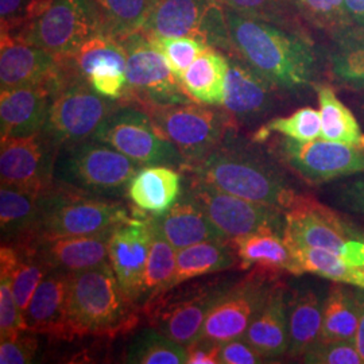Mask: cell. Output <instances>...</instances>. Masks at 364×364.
Returning <instances> with one entry per match:
<instances>
[{"label": "cell", "instance_id": "cell-1", "mask_svg": "<svg viewBox=\"0 0 364 364\" xmlns=\"http://www.w3.org/2000/svg\"><path fill=\"white\" fill-rule=\"evenodd\" d=\"M225 19L232 55L243 60L275 88L299 90L312 82L317 58L305 33L248 18L227 7Z\"/></svg>", "mask_w": 364, "mask_h": 364}, {"label": "cell", "instance_id": "cell-2", "mask_svg": "<svg viewBox=\"0 0 364 364\" xmlns=\"http://www.w3.org/2000/svg\"><path fill=\"white\" fill-rule=\"evenodd\" d=\"M183 169L197 181L284 212L299 200L296 191L274 168L221 144Z\"/></svg>", "mask_w": 364, "mask_h": 364}, {"label": "cell", "instance_id": "cell-3", "mask_svg": "<svg viewBox=\"0 0 364 364\" xmlns=\"http://www.w3.org/2000/svg\"><path fill=\"white\" fill-rule=\"evenodd\" d=\"M134 304L124 296L108 262L72 273L66 338L114 335L131 326Z\"/></svg>", "mask_w": 364, "mask_h": 364}, {"label": "cell", "instance_id": "cell-4", "mask_svg": "<svg viewBox=\"0 0 364 364\" xmlns=\"http://www.w3.org/2000/svg\"><path fill=\"white\" fill-rule=\"evenodd\" d=\"M129 218L122 203L58 185L41 196L38 221L31 240L99 234Z\"/></svg>", "mask_w": 364, "mask_h": 364}, {"label": "cell", "instance_id": "cell-5", "mask_svg": "<svg viewBox=\"0 0 364 364\" xmlns=\"http://www.w3.org/2000/svg\"><path fill=\"white\" fill-rule=\"evenodd\" d=\"M102 33L107 31L93 0H48L23 26L9 34L64 60Z\"/></svg>", "mask_w": 364, "mask_h": 364}, {"label": "cell", "instance_id": "cell-6", "mask_svg": "<svg viewBox=\"0 0 364 364\" xmlns=\"http://www.w3.org/2000/svg\"><path fill=\"white\" fill-rule=\"evenodd\" d=\"M55 161L58 183L88 195L111 198L124 195L142 166L117 149L90 139L64 149Z\"/></svg>", "mask_w": 364, "mask_h": 364}, {"label": "cell", "instance_id": "cell-7", "mask_svg": "<svg viewBox=\"0 0 364 364\" xmlns=\"http://www.w3.org/2000/svg\"><path fill=\"white\" fill-rule=\"evenodd\" d=\"M109 102L93 91L85 78L75 75L54 93L41 134L58 153L60 149L90 141L114 111Z\"/></svg>", "mask_w": 364, "mask_h": 364}, {"label": "cell", "instance_id": "cell-8", "mask_svg": "<svg viewBox=\"0 0 364 364\" xmlns=\"http://www.w3.org/2000/svg\"><path fill=\"white\" fill-rule=\"evenodd\" d=\"M92 139L117 149L141 166L185 165L181 153L161 132L150 114L136 107L114 108Z\"/></svg>", "mask_w": 364, "mask_h": 364}, {"label": "cell", "instance_id": "cell-9", "mask_svg": "<svg viewBox=\"0 0 364 364\" xmlns=\"http://www.w3.org/2000/svg\"><path fill=\"white\" fill-rule=\"evenodd\" d=\"M142 33L161 37H192L232 55L221 0H156Z\"/></svg>", "mask_w": 364, "mask_h": 364}, {"label": "cell", "instance_id": "cell-10", "mask_svg": "<svg viewBox=\"0 0 364 364\" xmlns=\"http://www.w3.org/2000/svg\"><path fill=\"white\" fill-rule=\"evenodd\" d=\"M122 43L127 57V90L123 99L138 103L144 109L193 102L181 80L142 31L131 34Z\"/></svg>", "mask_w": 364, "mask_h": 364}, {"label": "cell", "instance_id": "cell-11", "mask_svg": "<svg viewBox=\"0 0 364 364\" xmlns=\"http://www.w3.org/2000/svg\"><path fill=\"white\" fill-rule=\"evenodd\" d=\"M158 129L177 147L189 165L221 144L228 131V117L201 103L146 108Z\"/></svg>", "mask_w": 364, "mask_h": 364}, {"label": "cell", "instance_id": "cell-12", "mask_svg": "<svg viewBox=\"0 0 364 364\" xmlns=\"http://www.w3.org/2000/svg\"><path fill=\"white\" fill-rule=\"evenodd\" d=\"M186 195L195 200L230 240L264 228L282 232L285 230L284 210L225 193L195 178Z\"/></svg>", "mask_w": 364, "mask_h": 364}, {"label": "cell", "instance_id": "cell-13", "mask_svg": "<svg viewBox=\"0 0 364 364\" xmlns=\"http://www.w3.org/2000/svg\"><path fill=\"white\" fill-rule=\"evenodd\" d=\"M225 289L191 287L178 293L165 291L147 301V317L153 328L185 348L201 336L215 302Z\"/></svg>", "mask_w": 364, "mask_h": 364}, {"label": "cell", "instance_id": "cell-14", "mask_svg": "<svg viewBox=\"0 0 364 364\" xmlns=\"http://www.w3.org/2000/svg\"><path fill=\"white\" fill-rule=\"evenodd\" d=\"M272 282L267 277L252 273L240 284L225 289L212 306L198 338L224 343L243 338L266 304L274 287Z\"/></svg>", "mask_w": 364, "mask_h": 364}, {"label": "cell", "instance_id": "cell-15", "mask_svg": "<svg viewBox=\"0 0 364 364\" xmlns=\"http://www.w3.org/2000/svg\"><path fill=\"white\" fill-rule=\"evenodd\" d=\"M279 154L289 168L311 183H324L364 171V149L326 139L299 142L285 138Z\"/></svg>", "mask_w": 364, "mask_h": 364}, {"label": "cell", "instance_id": "cell-16", "mask_svg": "<svg viewBox=\"0 0 364 364\" xmlns=\"http://www.w3.org/2000/svg\"><path fill=\"white\" fill-rule=\"evenodd\" d=\"M58 151L42 134L27 138L1 139V185L33 195H43L53 188Z\"/></svg>", "mask_w": 364, "mask_h": 364}, {"label": "cell", "instance_id": "cell-17", "mask_svg": "<svg viewBox=\"0 0 364 364\" xmlns=\"http://www.w3.org/2000/svg\"><path fill=\"white\" fill-rule=\"evenodd\" d=\"M0 43L1 91L43 82H63L76 73L66 60L9 33H1Z\"/></svg>", "mask_w": 364, "mask_h": 364}, {"label": "cell", "instance_id": "cell-18", "mask_svg": "<svg viewBox=\"0 0 364 364\" xmlns=\"http://www.w3.org/2000/svg\"><path fill=\"white\" fill-rule=\"evenodd\" d=\"M284 236L289 248H323L338 254L341 247L359 235L311 197H301L285 212Z\"/></svg>", "mask_w": 364, "mask_h": 364}, {"label": "cell", "instance_id": "cell-19", "mask_svg": "<svg viewBox=\"0 0 364 364\" xmlns=\"http://www.w3.org/2000/svg\"><path fill=\"white\" fill-rule=\"evenodd\" d=\"M153 239L151 218H129L109 237L108 259L124 296L135 304L144 296V278Z\"/></svg>", "mask_w": 364, "mask_h": 364}, {"label": "cell", "instance_id": "cell-20", "mask_svg": "<svg viewBox=\"0 0 364 364\" xmlns=\"http://www.w3.org/2000/svg\"><path fill=\"white\" fill-rule=\"evenodd\" d=\"M65 81L43 82V84L18 87V88L1 91L0 93L1 139L27 138V136L41 134L48 119L53 96Z\"/></svg>", "mask_w": 364, "mask_h": 364}, {"label": "cell", "instance_id": "cell-21", "mask_svg": "<svg viewBox=\"0 0 364 364\" xmlns=\"http://www.w3.org/2000/svg\"><path fill=\"white\" fill-rule=\"evenodd\" d=\"M112 230L82 236H66L37 240L39 257L50 267L65 273H77L108 262V245Z\"/></svg>", "mask_w": 364, "mask_h": 364}, {"label": "cell", "instance_id": "cell-22", "mask_svg": "<svg viewBox=\"0 0 364 364\" xmlns=\"http://www.w3.org/2000/svg\"><path fill=\"white\" fill-rule=\"evenodd\" d=\"M72 273L50 270L41 281L25 313L27 331L66 338Z\"/></svg>", "mask_w": 364, "mask_h": 364}, {"label": "cell", "instance_id": "cell-23", "mask_svg": "<svg viewBox=\"0 0 364 364\" xmlns=\"http://www.w3.org/2000/svg\"><path fill=\"white\" fill-rule=\"evenodd\" d=\"M273 84L239 57H230L223 107L231 117L248 120L269 111L273 105Z\"/></svg>", "mask_w": 364, "mask_h": 364}, {"label": "cell", "instance_id": "cell-24", "mask_svg": "<svg viewBox=\"0 0 364 364\" xmlns=\"http://www.w3.org/2000/svg\"><path fill=\"white\" fill-rule=\"evenodd\" d=\"M240 269L275 279L279 274L290 273L293 257L282 231L264 228L252 234L231 239Z\"/></svg>", "mask_w": 364, "mask_h": 364}, {"label": "cell", "instance_id": "cell-25", "mask_svg": "<svg viewBox=\"0 0 364 364\" xmlns=\"http://www.w3.org/2000/svg\"><path fill=\"white\" fill-rule=\"evenodd\" d=\"M151 220L177 251L201 242L230 240L188 195L180 197L169 210L153 216Z\"/></svg>", "mask_w": 364, "mask_h": 364}, {"label": "cell", "instance_id": "cell-26", "mask_svg": "<svg viewBox=\"0 0 364 364\" xmlns=\"http://www.w3.org/2000/svg\"><path fill=\"white\" fill-rule=\"evenodd\" d=\"M243 338L264 359H275L287 353L289 316L284 287L274 284L266 304L248 326Z\"/></svg>", "mask_w": 364, "mask_h": 364}, {"label": "cell", "instance_id": "cell-27", "mask_svg": "<svg viewBox=\"0 0 364 364\" xmlns=\"http://www.w3.org/2000/svg\"><path fill=\"white\" fill-rule=\"evenodd\" d=\"M127 195L138 209L164 215L181 197V176L166 165L142 166L131 180Z\"/></svg>", "mask_w": 364, "mask_h": 364}, {"label": "cell", "instance_id": "cell-28", "mask_svg": "<svg viewBox=\"0 0 364 364\" xmlns=\"http://www.w3.org/2000/svg\"><path fill=\"white\" fill-rule=\"evenodd\" d=\"M228 69L230 57L208 46L182 75V87L196 103L223 105Z\"/></svg>", "mask_w": 364, "mask_h": 364}, {"label": "cell", "instance_id": "cell-29", "mask_svg": "<svg viewBox=\"0 0 364 364\" xmlns=\"http://www.w3.org/2000/svg\"><path fill=\"white\" fill-rule=\"evenodd\" d=\"M236 263L237 257L231 240H208L182 248L177 251L176 273L166 291L197 277L228 270Z\"/></svg>", "mask_w": 364, "mask_h": 364}, {"label": "cell", "instance_id": "cell-30", "mask_svg": "<svg viewBox=\"0 0 364 364\" xmlns=\"http://www.w3.org/2000/svg\"><path fill=\"white\" fill-rule=\"evenodd\" d=\"M324 301L312 290L305 289L293 294L287 304L289 350L291 358L302 356L321 333Z\"/></svg>", "mask_w": 364, "mask_h": 364}, {"label": "cell", "instance_id": "cell-31", "mask_svg": "<svg viewBox=\"0 0 364 364\" xmlns=\"http://www.w3.org/2000/svg\"><path fill=\"white\" fill-rule=\"evenodd\" d=\"M41 196L1 185L0 227L3 243L33 239L38 221Z\"/></svg>", "mask_w": 364, "mask_h": 364}, {"label": "cell", "instance_id": "cell-32", "mask_svg": "<svg viewBox=\"0 0 364 364\" xmlns=\"http://www.w3.org/2000/svg\"><path fill=\"white\" fill-rule=\"evenodd\" d=\"M329 53L332 76L338 84L352 90L364 88V27L340 28L332 34Z\"/></svg>", "mask_w": 364, "mask_h": 364}, {"label": "cell", "instance_id": "cell-33", "mask_svg": "<svg viewBox=\"0 0 364 364\" xmlns=\"http://www.w3.org/2000/svg\"><path fill=\"white\" fill-rule=\"evenodd\" d=\"M321 138L338 144H351L364 149V134L351 111L343 105L332 88L317 87Z\"/></svg>", "mask_w": 364, "mask_h": 364}, {"label": "cell", "instance_id": "cell-34", "mask_svg": "<svg viewBox=\"0 0 364 364\" xmlns=\"http://www.w3.org/2000/svg\"><path fill=\"white\" fill-rule=\"evenodd\" d=\"M293 257L291 274L312 273L333 282L364 289V272L348 266L341 257L323 248H290Z\"/></svg>", "mask_w": 364, "mask_h": 364}, {"label": "cell", "instance_id": "cell-35", "mask_svg": "<svg viewBox=\"0 0 364 364\" xmlns=\"http://www.w3.org/2000/svg\"><path fill=\"white\" fill-rule=\"evenodd\" d=\"M358 318L359 309L356 291L335 285L324 301L323 326L318 338L326 341H355Z\"/></svg>", "mask_w": 364, "mask_h": 364}, {"label": "cell", "instance_id": "cell-36", "mask_svg": "<svg viewBox=\"0 0 364 364\" xmlns=\"http://www.w3.org/2000/svg\"><path fill=\"white\" fill-rule=\"evenodd\" d=\"M105 23V31L123 41L142 31L156 0H93Z\"/></svg>", "mask_w": 364, "mask_h": 364}, {"label": "cell", "instance_id": "cell-37", "mask_svg": "<svg viewBox=\"0 0 364 364\" xmlns=\"http://www.w3.org/2000/svg\"><path fill=\"white\" fill-rule=\"evenodd\" d=\"M124 359L131 364H183L186 348L151 326L131 340Z\"/></svg>", "mask_w": 364, "mask_h": 364}, {"label": "cell", "instance_id": "cell-38", "mask_svg": "<svg viewBox=\"0 0 364 364\" xmlns=\"http://www.w3.org/2000/svg\"><path fill=\"white\" fill-rule=\"evenodd\" d=\"M151 227L153 239L144 278V296L147 294L149 299L166 291L177 266V250L170 245L153 220Z\"/></svg>", "mask_w": 364, "mask_h": 364}, {"label": "cell", "instance_id": "cell-39", "mask_svg": "<svg viewBox=\"0 0 364 364\" xmlns=\"http://www.w3.org/2000/svg\"><path fill=\"white\" fill-rule=\"evenodd\" d=\"M235 13L259 19L293 31H302L297 0H221ZM304 33V31H302Z\"/></svg>", "mask_w": 364, "mask_h": 364}, {"label": "cell", "instance_id": "cell-40", "mask_svg": "<svg viewBox=\"0 0 364 364\" xmlns=\"http://www.w3.org/2000/svg\"><path fill=\"white\" fill-rule=\"evenodd\" d=\"M274 132L299 142L318 139L321 138L320 112L311 107H305L289 117H275L260 127L255 134V141L264 142Z\"/></svg>", "mask_w": 364, "mask_h": 364}, {"label": "cell", "instance_id": "cell-41", "mask_svg": "<svg viewBox=\"0 0 364 364\" xmlns=\"http://www.w3.org/2000/svg\"><path fill=\"white\" fill-rule=\"evenodd\" d=\"M144 36L156 50L164 55L174 75L180 80L185 70L195 63L196 58L208 48L205 42L192 37H161L153 34Z\"/></svg>", "mask_w": 364, "mask_h": 364}, {"label": "cell", "instance_id": "cell-42", "mask_svg": "<svg viewBox=\"0 0 364 364\" xmlns=\"http://www.w3.org/2000/svg\"><path fill=\"white\" fill-rule=\"evenodd\" d=\"M21 331H27V326L14 297L13 267L10 259L0 252V338Z\"/></svg>", "mask_w": 364, "mask_h": 364}, {"label": "cell", "instance_id": "cell-43", "mask_svg": "<svg viewBox=\"0 0 364 364\" xmlns=\"http://www.w3.org/2000/svg\"><path fill=\"white\" fill-rule=\"evenodd\" d=\"M297 6L304 19L332 34L351 25L346 13V0H297Z\"/></svg>", "mask_w": 364, "mask_h": 364}, {"label": "cell", "instance_id": "cell-44", "mask_svg": "<svg viewBox=\"0 0 364 364\" xmlns=\"http://www.w3.org/2000/svg\"><path fill=\"white\" fill-rule=\"evenodd\" d=\"M305 363L360 364L363 363L353 340L326 341L318 338L302 355Z\"/></svg>", "mask_w": 364, "mask_h": 364}, {"label": "cell", "instance_id": "cell-45", "mask_svg": "<svg viewBox=\"0 0 364 364\" xmlns=\"http://www.w3.org/2000/svg\"><path fill=\"white\" fill-rule=\"evenodd\" d=\"M93 91L108 100H120L127 90L126 68L107 64L93 68L85 78Z\"/></svg>", "mask_w": 364, "mask_h": 364}, {"label": "cell", "instance_id": "cell-46", "mask_svg": "<svg viewBox=\"0 0 364 364\" xmlns=\"http://www.w3.org/2000/svg\"><path fill=\"white\" fill-rule=\"evenodd\" d=\"M37 333L21 331L15 335L0 338V363H31L38 350Z\"/></svg>", "mask_w": 364, "mask_h": 364}, {"label": "cell", "instance_id": "cell-47", "mask_svg": "<svg viewBox=\"0 0 364 364\" xmlns=\"http://www.w3.org/2000/svg\"><path fill=\"white\" fill-rule=\"evenodd\" d=\"M48 0H0L1 33H13L33 18Z\"/></svg>", "mask_w": 364, "mask_h": 364}, {"label": "cell", "instance_id": "cell-48", "mask_svg": "<svg viewBox=\"0 0 364 364\" xmlns=\"http://www.w3.org/2000/svg\"><path fill=\"white\" fill-rule=\"evenodd\" d=\"M263 362L264 358H262L243 338L220 343L219 364H258Z\"/></svg>", "mask_w": 364, "mask_h": 364}, {"label": "cell", "instance_id": "cell-49", "mask_svg": "<svg viewBox=\"0 0 364 364\" xmlns=\"http://www.w3.org/2000/svg\"><path fill=\"white\" fill-rule=\"evenodd\" d=\"M220 343L197 338L186 347V363L219 364Z\"/></svg>", "mask_w": 364, "mask_h": 364}, {"label": "cell", "instance_id": "cell-50", "mask_svg": "<svg viewBox=\"0 0 364 364\" xmlns=\"http://www.w3.org/2000/svg\"><path fill=\"white\" fill-rule=\"evenodd\" d=\"M338 201L344 208L364 215V177L343 185Z\"/></svg>", "mask_w": 364, "mask_h": 364}, {"label": "cell", "instance_id": "cell-51", "mask_svg": "<svg viewBox=\"0 0 364 364\" xmlns=\"http://www.w3.org/2000/svg\"><path fill=\"white\" fill-rule=\"evenodd\" d=\"M338 255L348 266L364 272V240L362 237L350 239L341 247Z\"/></svg>", "mask_w": 364, "mask_h": 364}, {"label": "cell", "instance_id": "cell-52", "mask_svg": "<svg viewBox=\"0 0 364 364\" xmlns=\"http://www.w3.org/2000/svg\"><path fill=\"white\" fill-rule=\"evenodd\" d=\"M358 299V309H359V318H358V329L355 335V344L359 355L362 356L364 363V291L363 289L356 291Z\"/></svg>", "mask_w": 364, "mask_h": 364}, {"label": "cell", "instance_id": "cell-53", "mask_svg": "<svg viewBox=\"0 0 364 364\" xmlns=\"http://www.w3.org/2000/svg\"><path fill=\"white\" fill-rule=\"evenodd\" d=\"M346 13L351 25L364 27V0H346Z\"/></svg>", "mask_w": 364, "mask_h": 364}]
</instances>
